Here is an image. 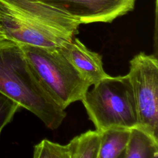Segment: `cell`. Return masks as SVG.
Returning <instances> with one entry per match:
<instances>
[{
  "instance_id": "10",
  "label": "cell",
  "mask_w": 158,
  "mask_h": 158,
  "mask_svg": "<svg viewBox=\"0 0 158 158\" xmlns=\"http://www.w3.org/2000/svg\"><path fill=\"white\" fill-rule=\"evenodd\" d=\"M74 158H96L101 142V133L88 130L73 138Z\"/></svg>"
},
{
  "instance_id": "4",
  "label": "cell",
  "mask_w": 158,
  "mask_h": 158,
  "mask_svg": "<svg viewBox=\"0 0 158 158\" xmlns=\"http://www.w3.org/2000/svg\"><path fill=\"white\" fill-rule=\"evenodd\" d=\"M19 46L39 81L59 107L65 110L72 103L83 100L91 85L67 60L60 48Z\"/></svg>"
},
{
  "instance_id": "14",
  "label": "cell",
  "mask_w": 158,
  "mask_h": 158,
  "mask_svg": "<svg viewBox=\"0 0 158 158\" xmlns=\"http://www.w3.org/2000/svg\"><path fill=\"white\" fill-rule=\"evenodd\" d=\"M1 131H2V130H0V134H1Z\"/></svg>"
},
{
  "instance_id": "9",
  "label": "cell",
  "mask_w": 158,
  "mask_h": 158,
  "mask_svg": "<svg viewBox=\"0 0 158 158\" xmlns=\"http://www.w3.org/2000/svg\"><path fill=\"white\" fill-rule=\"evenodd\" d=\"M130 130L112 129L101 133L100 146L96 158H121L128 143Z\"/></svg>"
},
{
  "instance_id": "8",
  "label": "cell",
  "mask_w": 158,
  "mask_h": 158,
  "mask_svg": "<svg viewBox=\"0 0 158 158\" xmlns=\"http://www.w3.org/2000/svg\"><path fill=\"white\" fill-rule=\"evenodd\" d=\"M121 158H158V142L140 130L132 129Z\"/></svg>"
},
{
  "instance_id": "11",
  "label": "cell",
  "mask_w": 158,
  "mask_h": 158,
  "mask_svg": "<svg viewBox=\"0 0 158 158\" xmlns=\"http://www.w3.org/2000/svg\"><path fill=\"white\" fill-rule=\"evenodd\" d=\"M74 149L73 139L65 145L44 139L34 146L33 158H74Z\"/></svg>"
},
{
  "instance_id": "1",
  "label": "cell",
  "mask_w": 158,
  "mask_h": 158,
  "mask_svg": "<svg viewBox=\"0 0 158 158\" xmlns=\"http://www.w3.org/2000/svg\"><path fill=\"white\" fill-rule=\"evenodd\" d=\"M0 25L6 39L19 45L62 48L78 33L81 24L38 0H0Z\"/></svg>"
},
{
  "instance_id": "5",
  "label": "cell",
  "mask_w": 158,
  "mask_h": 158,
  "mask_svg": "<svg viewBox=\"0 0 158 158\" xmlns=\"http://www.w3.org/2000/svg\"><path fill=\"white\" fill-rule=\"evenodd\" d=\"M133 91L138 128L158 142V60L141 52L130 61L127 74Z\"/></svg>"
},
{
  "instance_id": "3",
  "label": "cell",
  "mask_w": 158,
  "mask_h": 158,
  "mask_svg": "<svg viewBox=\"0 0 158 158\" xmlns=\"http://www.w3.org/2000/svg\"><path fill=\"white\" fill-rule=\"evenodd\" d=\"M93 86L81 102L96 131L138 128L135 99L127 75H109Z\"/></svg>"
},
{
  "instance_id": "6",
  "label": "cell",
  "mask_w": 158,
  "mask_h": 158,
  "mask_svg": "<svg viewBox=\"0 0 158 158\" xmlns=\"http://www.w3.org/2000/svg\"><path fill=\"white\" fill-rule=\"evenodd\" d=\"M76 19L80 24L110 23L135 8L136 0H38Z\"/></svg>"
},
{
  "instance_id": "2",
  "label": "cell",
  "mask_w": 158,
  "mask_h": 158,
  "mask_svg": "<svg viewBox=\"0 0 158 158\" xmlns=\"http://www.w3.org/2000/svg\"><path fill=\"white\" fill-rule=\"evenodd\" d=\"M0 93L37 117L46 127L57 129L66 117L44 89L20 46L10 40L0 41Z\"/></svg>"
},
{
  "instance_id": "13",
  "label": "cell",
  "mask_w": 158,
  "mask_h": 158,
  "mask_svg": "<svg viewBox=\"0 0 158 158\" xmlns=\"http://www.w3.org/2000/svg\"><path fill=\"white\" fill-rule=\"evenodd\" d=\"M4 40H6V39L4 33L3 32V30H2V28H1V26L0 25V41Z\"/></svg>"
},
{
  "instance_id": "7",
  "label": "cell",
  "mask_w": 158,
  "mask_h": 158,
  "mask_svg": "<svg viewBox=\"0 0 158 158\" xmlns=\"http://www.w3.org/2000/svg\"><path fill=\"white\" fill-rule=\"evenodd\" d=\"M60 50L70 64L91 86L109 76L104 69L102 56L89 49L78 38L75 36Z\"/></svg>"
},
{
  "instance_id": "12",
  "label": "cell",
  "mask_w": 158,
  "mask_h": 158,
  "mask_svg": "<svg viewBox=\"0 0 158 158\" xmlns=\"http://www.w3.org/2000/svg\"><path fill=\"white\" fill-rule=\"evenodd\" d=\"M20 108L18 104L0 93V130L12 120Z\"/></svg>"
}]
</instances>
